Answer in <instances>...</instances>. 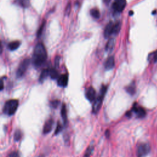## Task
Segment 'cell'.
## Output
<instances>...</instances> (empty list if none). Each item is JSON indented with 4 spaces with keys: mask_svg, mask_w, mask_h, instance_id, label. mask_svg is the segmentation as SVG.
<instances>
[{
    "mask_svg": "<svg viewBox=\"0 0 157 157\" xmlns=\"http://www.w3.org/2000/svg\"><path fill=\"white\" fill-rule=\"evenodd\" d=\"M103 1H104V2L105 3H107H107H109V2H110V0H103Z\"/></svg>",
    "mask_w": 157,
    "mask_h": 157,
    "instance_id": "cell-33",
    "label": "cell"
},
{
    "mask_svg": "<svg viewBox=\"0 0 157 157\" xmlns=\"http://www.w3.org/2000/svg\"><path fill=\"white\" fill-rule=\"evenodd\" d=\"M120 29H121V23L118 21L115 24H114L113 28V34H117L119 33Z\"/></svg>",
    "mask_w": 157,
    "mask_h": 157,
    "instance_id": "cell-20",
    "label": "cell"
},
{
    "mask_svg": "<svg viewBox=\"0 0 157 157\" xmlns=\"http://www.w3.org/2000/svg\"><path fill=\"white\" fill-rule=\"evenodd\" d=\"M132 14H133V12H132V11H130V12H129V15H131Z\"/></svg>",
    "mask_w": 157,
    "mask_h": 157,
    "instance_id": "cell-34",
    "label": "cell"
},
{
    "mask_svg": "<svg viewBox=\"0 0 157 157\" xmlns=\"http://www.w3.org/2000/svg\"><path fill=\"white\" fill-rule=\"evenodd\" d=\"M49 75V69H45L42 70L40 75L39 77V81L40 82H43L44 80Z\"/></svg>",
    "mask_w": 157,
    "mask_h": 157,
    "instance_id": "cell-17",
    "label": "cell"
},
{
    "mask_svg": "<svg viewBox=\"0 0 157 157\" xmlns=\"http://www.w3.org/2000/svg\"><path fill=\"white\" fill-rule=\"evenodd\" d=\"M115 66V59L113 56L109 57L105 62L104 67L106 70H110L114 67Z\"/></svg>",
    "mask_w": 157,
    "mask_h": 157,
    "instance_id": "cell-11",
    "label": "cell"
},
{
    "mask_svg": "<svg viewBox=\"0 0 157 157\" xmlns=\"http://www.w3.org/2000/svg\"><path fill=\"white\" fill-rule=\"evenodd\" d=\"M47 57V51L44 45L42 43L37 44L34 50L33 56V64L36 67L41 66L45 61Z\"/></svg>",
    "mask_w": 157,
    "mask_h": 157,
    "instance_id": "cell-1",
    "label": "cell"
},
{
    "mask_svg": "<svg viewBox=\"0 0 157 157\" xmlns=\"http://www.w3.org/2000/svg\"><path fill=\"white\" fill-rule=\"evenodd\" d=\"M44 25H45V21H43V23H42V25H40L38 31H37V37H39L42 33V31H43V29H44Z\"/></svg>",
    "mask_w": 157,
    "mask_h": 157,
    "instance_id": "cell-27",
    "label": "cell"
},
{
    "mask_svg": "<svg viewBox=\"0 0 157 157\" xmlns=\"http://www.w3.org/2000/svg\"><path fill=\"white\" fill-rule=\"evenodd\" d=\"M126 4V0H115V2L112 4V7L115 11L121 12L124 10Z\"/></svg>",
    "mask_w": 157,
    "mask_h": 157,
    "instance_id": "cell-7",
    "label": "cell"
},
{
    "mask_svg": "<svg viewBox=\"0 0 157 157\" xmlns=\"http://www.w3.org/2000/svg\"><path fill=\"white\" fill-rule=\"evenodd\" d=\"M30 61L28 58L23 59L21 63L20 64L18 68L17 71V77L18 78L22 77L24 74L26 73V71L29 66Z\"/></svg>",
    "mask_w": 157,
    "mask_h": 157,
    "instance_id": "cell-4",
    "label": "cell"
},
{
    "mask_svg": "<svg viewBox=\"0 0 157 157\" xmlns=\"http://www.w3.org/2000/svg\"><path fill=\"white\" fill-rule=\"evenodd\" d=\"M59 104V101L58 100H54L50 102V105L53 108H56Z\"/></svg>",
    "mask_w": 157,
    "mask_h": 157,
    "instance_id": "cell-26",
    "label": "cell"
},
{
    "mask_svg": "<svg viewBox=\"0 0 157 157\" xmlns=\"http://www.w3.org/2000/svg\"><path fill=\"white\" fill-rule=\"evenodd\" d=\"M49 76L52 79H56L58 77V74L57 71L54 68L50 69L49 70Z\"/></svg>",
    "mask_w": 157,
    "mask_h": 157,
    "instance_id": "cell-19",
    "label": "cell"
},
{
    "mask_svg": "<svg viewBox=\"0 0 157 157\" xmlns=\"http://www.w3.org/2000/svg\"><path fill=\"white\" fill-rule=\"evenodd\" d=\"M61 115L62 117V118L64 121V124H66L67 123V110H66V106L65 104H63L61 107Z\"/></svg>",
    "mask_w": 157,
    "mask_h": 157,
    "instance_id": "cell-13",
    "label": "cell"
},
{
    "mask_svg": "<svg viewBox=\"0 0 157 157\" xmlns=\"http://www.w3.org/2000/svg\"><path fill=\"white\" fill-rule=\"evenodd\" d=\"M90 15L94 18L98 19L100 17V12L99 11V10L96 8H93L92 9L90 10Z\"/></svg>",
    "mask_w": 157,
    "mask_h": 157,
    "instance_id": "cell-18",
    "label": "cell"
},
{
    "mask_svg": "<svg viewBox=\"0 0 157 157\" xmlns=\"http://www.w3.org/2000/svg\"><path fill=\"white\" fill-rule=\"evenodd\" d=\"M19 4L23 7H28L29 6V0H18Z\"/></svg>",
    "mask_w": 157,
    "mask_h": 157,
    "instance_id": "cell-23",
    "label": "cell"
},
{
    "mask_svg": "<svg viewBox=\"0 0 157 157\" xmlns=\"http://www.w3.org/2000/svg\"><path fill=\"white\" fill-rule=\"evenodd\" d=\"M131 111L136 114L137 118H144L146 115L145 110L143 107L139 106L136 103L134 104Z\"/></svg>",
    "mask_w": 157,
    "mask_h": 157,
    "instance_id": "cell-6",
    "label": "cell"
},
{
    "mask_svg": "<svg viewBox=\"0 0 157 157\" xmlns=\"http://www.w3.org/2000/svg\"><path fill=\"white\" fill-rule=\"evenodd\" d=\"M107 87L105 85H102L101 90H100V93L99 95L96 98V99L94 101L93 105V108H92V112L93 113H97L99 110H100L102 103V100L104 99V95L107 91Z\"/></svg>",
    "mask_w": 157,
    "mask_h": 157,
    "instance_id": "cell-3",
    "label": "cell"
},
{
    "mask_svg": "<svg viewBox=\"0 0 157 157\" xmlns=\"http://www.w3.org/2000/svg\"><path fill=\"white\" fill-rule=\"evenodd\" d=\"M148 60L150 61H152V62L157 61V50L153 52V53H151L149 55Z\"/></svg>",
    "mask_w": 157,
    "mask_h": 157,
    "instance_id": "cell-22",
    "label": "cell"
},
{
    "mask_svg": "<svg viewBox=\"0 0 157 157\" xmlns=\"http://www.w3.org/2000/svg\"><path fill=\"white\" fill-rule=\"evenodd\" d=\"M59 59L60 57L59 56H56L55 58V66L56 67H58L59 65Z\"/></svg>",
    "mask_w": 157,
    "mask_h": 157,
    "instance_id": "cell-29",
    "label": "cell"
},
{
    "mask_svg": "<svg viewBox=\"0 0 157 157\" xmlns=\"http://www.w3.org/2000/svg\"><path fill=\"white\" fill-rule=\"evenodd\" d=\"M114 24L113 22L110 21L105 26L104 29V35L105 38L109 37L111 34H113V28Z\"/></svg>",
    "mask_w": 157,
    "mask_h": 157,
    "instance_id": "cell-10",
    "label": "cell"
},
{
    "mask_svg": "<svg viewBox=\"0 0 157 157\" xmlns=\"http://www.w3.org/2000/svg\"><path fill=\"white\" fill-rule=\"evenodd\" d=\"M71 3H69L65 9V14L66 15H69V13H70V12H71Z\"/></svg>",
    "mask_w": 157,
    "mask_h": 157,
    "instance_id": "cell-28",
    "label": "cell"
},
{
    "mask_svg": "<svg viewBox=\"0 0 157 157\" xmlns=\"http://www.w3.org/2000/svg\"><path fill=\"white\" fill-rule=\"evenodd\" d=\"M68 83V76L67 74L61 75L58 80V85L61 87H65Z\"/></svg>",
    "mask_w": 157,
    "mask_h": 157,
    "instance_id": "cell-12",
    "label": "cell"
},
{
    "mask_svg": "<svg viewBox=\"0 0 157 157\" xmlns=\"http://www.w3.org/2000/svg\"><path fill=\"white\" fill-rule=\"evenodd\" d=\"M20 42L16 40V41H12V42L9 43L8 45V47L11 50V51H13L17 50L20 45Z\"/></svg>",
    "mask_w": 157,
    "mask_h": 157,
    "instance_id": "cell-16",
    "label": "cell"
},
{
    "mask_svg": "<svg viewBox=\"0 0 157 157\" xmlns=\"http://www.w3.org/2000/svg\"><path fill=\"white\" fill-rule=\"evenodd\" d=\"M22 137L21 131L20 129H17L14 133V140L16 142L19 141Z\"/></svg>",
    "mask_w": 157,
    "mask_h": 157,
    "instance_id": "cell-21",
    "label": "cell"
},
{
    "mask_svg": "<svg viewBox=\"0 0 157 157\" xmlns=\"http://www.w3.org/2000/svg\"><path fill=\"white\" fill-rule=\"evenodd\" d=\"M63 128V126L59 122H58L55 131V134L56 135V134H58V133H59V132L62 131Z\"/></svg>",
    "mask_w": 157,
    "mask_h": 157,
    "instance_id": "cell-24",
    "label": "cell"
},
{
    "mask_svg": "<svg viewBox=\"0 0 157 157\" xmlns=\"http://www.w3.org/2000/svg\"><path fill=\"white\" fill-rule=\"evenodd\" d=\"M110 133L109 129H107L105 132V136H106L107 138H109L110 137Z\"/></svg>",
    "mask_w": 157,
    "mask_h": 157,
    "instance_id": "cell-31",
    "label": "cell"
},
{
    "mask_svg": "<svg viewBox=\"0 0 157 157\" xmlns=\"http://www.w3.org/2000/svg\"><path fill=\"white\" fill-rule=\"evenodd\" d=\"M7 157H20V155L17 151H12L7 156Z\"/></svg>",
    "mask_w": 157,
    "mask_h": 157,
    "instance_id": "cell-30",
    "label": "cell"
},
{
    "mask_svg": "<svg viewBox=\"0 0 157 157\" xmlns=\"http://www.w3.org/2000/svg\"><path fill=\"white\" fill-rule=\"evenodd\" d=\"M131 115H132V111L131 110V111H128V112H127L126 113V117H131Z\"/></svg>",
    "mask_w": 157,
    "mask_h": 157,
    "instance_id": "cell-32",
    "label": "cell"
},
{
    "mask_svg": "<svg viewBox=\"0 0 157 157\" xmlns=\"http://www.w3.org/2000/svg\"><path fill=\"white\" fill-rule=\"evenodd\" d=\"M115 44V39H113V38L110 39L108 40V42H107V44L105 45V50L107 52H111V51H112L113 50V48H114Z\"/></svg>",
    "mask_w": 157,
    "mask_h": 157,
    "instance_id": "cell-14",
    "label": "cell"
},
{
    "mask_svg": "<svg viewBox=\"0 0 157 157\" xmlns=\"http://www.w3.org/2000/svg\"><path fill=\"white\" fill-rule=\"evenodd\" d=\"M53 120L50 118L48 119L44 124V128H43V134H47L48 133H49L53 128Z\"/></svg>",
    "mask_w": 157,
    "mask_h": 157,
    "instance_id": "cell-9",
    "label": "cell"
},
{
    "mask_svg": "<svg viewBox=\"0 0 157 157\" xmlns=\"http://www.w3.org/2000/svg\"><path fill=\"white\" fill-rule=\"evenodd\" d=\"M18 105V101L16 99H10L6 102L3 107V113L8 116L13 115Z\"/></svg>",
    "mask_w": 157,
    "mask_h": 157,
    "instance_id": "cell-2",
    "label": "cell"
},
{
    "mask_svg": "<svg viewBox=\"0 0 157 157\" xmlns=\"http://www.w3.org/2000/svg\"><path fill=\"white\" fill-rule=\"evenodd\" d=\"M93 148L90 147H88L85 153V155H84L83 157H90V156L91 155V154L93 151Z\"/></svg>",
    "mask_w": 157,
    "mask_h": 157,
    "instance_id": "cell-25",
    "label": "cell"
},
{
    "mask_svg": "<svg viewBox=\"0 0 157 157\" xmlns=\"http://www.w3.org/2000/svg\"><path fill=\"white\" fill-rule=\"evenodd\" d=\"M126 92L129 93L130 95H134L136 93V85L135 83L133 82L130 85L127 86L125 88Z\"/></svg>",
    "mask_w": 157,
    "mask_h": 157,
    "instance_id": "cell-15",
    "label": "cell"
},
{
    "mask_svg": "<svg viewBox=\"0 0 157 157\" xmlns=\"http://www.w3.org/2000/svg\"><path fill=\"white\" fill-rule=\"evenodd\" d=\"M85 96L89 101H90V102L94 101V100L96 99V91H95V90L91 86L88 88L86 90V92H85Z\"/></svg>",
    "mask_w": 157,
    "mask_h": 157,
    "instance_id": "cell-8",
    "label": "cell"
},
{
    "mask_svg": "<svg viewBox=\"0 0 157 157\" xmlns=\"http://www.w3.org/2000/svg\"><path fill=\"white\" fill-rule=\"evenodd\" d=\"M150 151V146L148 144L143 143L139 145L137 151V157H145Z\"/></svg>",
    "mask_w": 157,
    "mask_h": 157,
    "instance_id": "cell-5",
    "label": "cell"
}]
</instances>
